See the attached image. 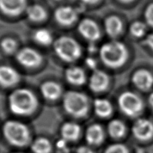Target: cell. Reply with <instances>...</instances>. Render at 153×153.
<instances>
[{
    "instance_id": "836d02e7",
    "label": "cell",
    "mask_w": 153,
    "mask_h": 153,
    "mask_svg": "<svg viewBox=\"0 0 153 153\" xmlns=\"http://www.w3.org/2000/svg\"><path fill=\"white\" fill-rule=\"evenodd\" d=\"M81 1L85 4L91 5V4H96L97 2H98L99 1V0H81Z\"/></svg>"
},
{
    "instance_id": "9a60e30c",
    "label": "cell",
    "mask_w": 153,
    "mask_h": 153,
    "mask_svg": "<svg viewBox=\"0 0 153 153\" xmlns=\"http://www.w3.org/2000/svg\"><path fill=\"white\" fill-rule=\"evenodd\" d=\"M65 78L70 84L80 86L86 82V74L84 70L80 67L72 66L65 71Z\"/></svg>"
},
{
    "instance_id": "e575fe53",
    "label": "cell",
    "mask_w": 153,
    "mask_h": 153,
    "mask_svg": "<svg viewBox=\"0 0 153 153\" xmlns=\"http://www.w3.org/2000/svg\"><path fill=\"white\" fill-rule=\"evenodd\" d=\"M120 1L122 2H124V3H130V2L132 1L133 0H120Z\"/></svg>"
},
{
    "instance_id": "e0dca14e",
    "label": "cell",
    "mask_w": 153,
    "mask_h": 153,
    "mask_svg": "<svg viewBox=\"0 0 153 153\" xmlns=\"http://www.w3.org/2000/svg\"><path fill=\"white\" fill-rule=\"evenodd\" d=\"M41 93L45 98L49 100H55L62 94V88L57 83L52 81L44 82L41 86Z\"/></svg>"
},
{
    "instance_id": "f546056e",
    "label": "cell",
    "mask_w": 153,
    "mask_h": 153,
    "mask_svg": "<svg viewBox=\"0 0 153 153\" xmlns=\"http://www.w3.org/2000/svg\"><path fill=\"white\" fill-rule=\"evenodd\" d=\"M86 64L90 69L95 70H97V62L92 57H88L86 59Z\"/></svg>"
},
{
    "instance_id": "8fae6325",
    "label": "cell",
    "mask_w": 153,
    "mask_h": 153,
    "mask_svg": "<svg viewBox=\"0 0 153 153\" xmlns=\"http://www.w3.org/2000/svg\"><path fill=\"white\" fill-rule=\"evenodd\" d=\"M54 16L59 25L70 26L77 19L78 12L70 6H62L55 10Z\"/></svg>"
},
{
    "instance_id": "5b68a950",
    "label": "cell",
    "mask_w": 153,
    "mask_h": 153,
    "mask_svg": "<svg viewBox=\"0 0 153 153\" xmlns=\"http://www.w3.org/2000/svg\"><path fill=\"white\" fill-rule=\"evenodd\" d=\"M3 131L7 140L14 146H25L30 140V132L27 126L19 121H7L4 126Z\"/></svg>"
},
{
    "instance_id": "d6a6232c",
    "label": "cell",
    "mask_w": 153,
    "mask_h": 153,
    "mask_svg": "<svg viewBox=\"0 0 153 153\" xmlns=\"http://www.w3.org/2000/svg\"><path fill=\"white\" fill-rule=\"evenodd\" d=\"M148 102H149L150 108L153 111V92L149 94V98H148Z\"/></svg>"
},
{
    "instance_id": "ac0fdd59",
    "label": "cell",
    "mask_w": 153,
    "mask_h": 153,
    "mask_svg": "<svg viewBox=\"0 0 153 153\" xmlns=\"http://www.w3.org/2000/svg\"><path fill=\"white\" fill-rule=\"evenodd\" d=\"M86 138L90 144H101L104 138V131L101 126L98 124H93L89 126L86 130Z\"/></svg>"
},
{
    "instance_id": "83f0119b",
    "label": "cell",
    "mask_w": 153,
    "mask_h": 153,
    "mask_svg": "<svg viewBox=\"0 0 153 153\" xmlns=\"http://www.w3.org/2000/svg\"><path fill=\"white\" fill-rule=\"evenodd\" d=\"M144 18L148 25L153 27V3L146 7L144 12Z\"/></svg>"
},
{
    "instance_id": "7402d4cb",
    "label": "cell",
    "mask_w": 153,
    "mask_h": 153,
    "mask_svg": "<svg viewBox=\"0 0 153 153\" xmlns=\"http://www.w3.org/2000/svg\"><path fill=\"white\" fill-rule=\"evenodd\" d=\"M94 110L101 117H107L112 113V106L109 101L104 99H97L94 102Z\"/></svg>"
},
{
    "instance_id": "603a6c76",
    "label": "cell",
    "mask_w": 153,
    "mask_h": 153,
    "mask_svg": "<svg viewBox=\"0 0 153 153\" xmlns=\"http://www.w3.org/2000/svg\"><path fill=\"white\" fill-rule=\"evenodd\" d=\"M33 37L36 43L43 46L49 45L53 42L51 33L45 28H40L36 30L34 33Z\"/></svg>"
},
{
    "instance_id": "30bf717a",
    "label": "cell",
    "mask_w": 153,
    "mask_h": 153,
    "mask_svg": "<svg viewBox=\"0 0 153 153\" xmlns=\"http://www.w3.org/2000/svg\"><path fill=\"white\" fill-rule=\"evenodd\" d=\"M132 82L140 91H149L153 87V74L146 69H140L133 74Z\"/></svg>"
},
{
    "instance_id": "d590c367",
    "label": "cell",
    "mask_w": 153,
    "mask_h": 153,
    "mask_svg": "<svg viewBox=\"0 0 153 153\" xmlns=\"http://www.w3.org/2000/svg\"><path fill=\"white\" fill-rule=\"evenodd\" d=\"M16 153H22V152H16Z\"/></svg>"
},
{
    "instance_id": "52a82bcc",
    "label": "cell",
    "mask_w": 153,
    "mask_h": 153,
    "mask_svg": "<svg viewBox=\"0 0 153 153\" xmlns=\"http://www.w3.org/2000/svg\"><path fill=\"white\" fill-rule=\"evenodd\" d=\"M131 132L137 140L146 142L153 140V121L150 118L138 117L133 123Z\"/></svg>"
},
{
    "instance_id": "4316f807",
    "label": "cell",
    "mask_w": 153,
    "mask_h": 153,
    "mask_svg": "<svg viewBox=\"0 0 153 153\" xmlns=\"http://www.w3.org/2000/svg\"><path fill=\"white\" fill-rule=\"evenodd\" d=\"M105 153H129V150L124 144H114L110 145Z\"/></svg>"
},
{
    "instance_id": "ba28073f",
    "label": "cell",
    "mask_w": 153,
    "mask_h": 153,
    "mask_svg": "<svg viewBox=\"0 0 153 153\" xmlns=\"http://www.w3.org/2000/svg\"><path fill=\"white\" fill-rule=\"evenodd\" d=\"M16 57L20 65L28 68L38 66L42 62V57L39 53L29 47L20 49L16 53Z\"/></svg>"
},
{
    "instance_id": "7c38bea8",
    "label": "cell",
    "mask_w": 153,
    "mask_h": 153,
    "mask_svg": "<svg viewBox=\"0 0 153 153\" xmlns=\"http://www.w3.org/2000/svg\"><path fill=\"white\" fill-rule=\"evenodd\" d=\"M26 0H0V10L5 14L15 16L26 10Z\"/></svg>"
},
{
    "instance_id": "cb8c5ba5",
    "label": "cell",
    "mask_w": 153,
    "mask_h": 153,
    "mask_svg": "<svg viewBox=\"0 0 153 153\" xmlns=\"http://www.w3.org/2000/svg\"><path fill=\"white\" fill-rule=\"evenodd\" d=\"M31 149L34 153H49L51 144L47 138H39L31 144Z\"/></svg>"
},
{
    "instance_id": "484cf974",
    "label": "cell",
    "mask_w": 153,
    "mask_h": 153,
    "mask_svg": "<svg viewBox=\"0 0 153 153\" xmlns=\"http://www.w3.org/2000/svg\"><path fill=\"white\" fill-rule=\"evenodd\" d=\"M1 49L6 54H12L16 51L17 43L12 38H6L1 41Z\"/></svg>"
},
{
    "instance_id": "6da1fadb",
    "label": "cell",
    "mask_w": 153,
    "mask_h": 153,
    "mask_svg": "<svg viewBox=\"0 0 153 153\" xmlns=\"http://www.w3.org/2000/svg\"><path fill=\"white\" fill-rule=\"evenodd\" d=\"M8 103L10 110L14 114L26 115L30 114L36 109L38 101L32 91L26 88H20L10 94Z\"/></svg>"
},
{
    "instance_id": "1f68e13d",
    "label": "cell",
    "mask_w": 153,
    "mask_h": 153,
    "mask_svg": "<svg viewBox=\"0 0 153 153\" xmlns=\"http://www.w3.org/2000/svg\"><path fill=\"white\" fill-rule=\"evenodd\" d=\"M77 153H94L93 150L88 146H80L77 150Z\"/></svg>"
},
{
    "instance_id": "4dcf8cb0",
    "label": "cell",
    "mask_w": 153,
    "mask_h": 153,
    "mask_svg": "<svg viewBox=\"0 0 153 153\" xmlns=\"http://www.w3.org/2000/svg\"><path fill=\"white\" fill-rule=\"evenodd\" d=\"M144 43L153 51V33L149 34L146 36Z\"/></svg>"
},
{
    "instance_id": "5bb4252c",
    "label": "cell",
    "mask_w": 153,
    "mask_h": 153,
    "mask_svg": "<svg viewBox=\"0 0 153 153\" xmlns=\"http://www.w3.org/2000/svg\"><path fill=\"white\" fill-rule=\"evenodd\" d=\"M20 80V75L14 68L8 65L0 66V85L10 87L16 84Z\"/></svg>"
},
{
    "instance_id": "277c9868",
    "label": "cell",
    "mask_w": 153,
    "mask_h": 153,
    "mask_svg": "<svg viewBox=\"0 0 153 153\" xmlns=\"http://www.w3.org/2000/svg\"><path fill=\"white\" fill-rule=\"evenodd\" d=\"M63 104L65 110L76 117H84L89 108L87 97L83 93L76 91H69L65 93Z\"/></svg>"
},
{
    "instance_id": "3957f363",
    "label": "cell",
    "mask_w": 153,
    "mask_h": 153,
    "mask_svg": "<svg viewBox=\"0 0 153 153\" xmlns=\"http://www.w3.org/2000/svg\"><path fill=\"white\" fill-rule=\"evenodd\" d=\"M53 47L57 56L67 62H75L82 54L80 45L69 36H61L57 39L54 42Z\"/></svg>"
},
{
    "instance_id": "d6986e66",
    "label": "cell",
    "mask_w": 153,
    "mask_h": 153,
    "mask_svg": "<svg viewBox=\"0 0 153 153\" xmlns=\"http://www.w3.org/2000/svg\"><path fill=\"white\" fill-rule=\"evenodd\" d=\"M61 132L62 138L66 141L75 140L80 136V128L76 123L68 122L62 126Z\"/></svg>"
},
{
    "instance_id": "f1b7e54d",
    "label": "cell",
    "mask_w": 153,
    "mask_h": 153,
    "mask_svg": "<svg viewBox=\"0 0 153 153\" xmlns=\"http://www.w3.org/2000/svg\"><path fill=\"white\" fill-rule=\"evenodd\" d=\"M56 147L59 153H68L69 149L67 145V141L64 138H62L57 141Z\"/></svg>"
},
{
    "instance_id": "7a4b0ae2",
    "label": "cell",
    "mask_w": 153,
    "mask_h": 153,
    "mask_svg": "<svg viewBox=\"0 0 153 153\" xmlns=\"http://www.w3.org/2000/svg\"><path fill=\"white\" fill-rule=\"evenodd\" d=\"M100 56L105 65L111 68H118L125 64L128 57V49L124 44L111 41L103 44L100 49Z\"/></svg>"
},
{
    "instance_id": "9c48e42d",
    "label": "cell",
    "mask_w": 153,
    "mask_h": 153,
    "mask_svg": "<svg viewBox=\"0 0 153 153\" xmlns=\"http://www.w3.org/2000/svg\"><path fill=\"white\" fill-rule=\"evenodd\" d=\"M78 30L84 39L90 42H95L101 36V32L95 22L90 19H84L79 24Z\"/></svg>"
},
{
    "instance_id": "d4e9b609",
    "label": "cell",
    "mask_w": 153,
    "mask_h": 153,
    "mask_svg": "<svg viewBox=\"0 0 153 153\" xmlns=\"http://www.w3.org/2000/svg\"><path fill=\"white\" fill-rule=\"evenodd\" d=\"M131 35L135 37H142L146 32V26L140 21H136L131 24L130 28Z\"/></svg>"
},
{
    "instance_id": "8992f818",
    "label": "cell",
    "mask_w": 153,
    "mask_h": 153,
    "mask_svg": "<svg viewBox=\"0 0 153 153\" xmlns=\"http://www.w3.org/2000/svg\"><path fill=\"white\" fill-rule=\"evenodd\" d=\"M118 105L123 114L131 118H138L144 109L143 100L130 91L121 94L118 99Z\"/></svg>"
},
{
    "instance_id": "4fadbf2b",
    "label": "cell",
    "mask_w": 153,
    "mask_h": 153,
    "mask_svg": "<svg viewBox=\"0 0 153 153\" xmlns=\"http://www.w3.org/2000/svg\"><path fill=\"white\" fill-rule=\"evenodd\" d=\"M109 84V76L101 70H95L90 78L89 86L92 91L99 93L106 90Z\"/></svg>"
},
{
    "instance_id": "ffe728a7",
    "label": "cell",
    "mask_w": 153,
    "mask_h": 153,
    "mask_svg": "<svg viewBox=\"0 0 153 153\" xmlns=\"http://www.w3.org/2000/svg\"><path fill=\"white\" fill-rule=\"evenodd\" d=\"M26 15L29 20L33 22H41L47 17V13L43 7L37 4L31 5L26 9Z\"/></svg>"
},
{
    "instance_id": "44dd1931",
    "label": "cell",
    "mask_w": 153,
    "mask_h": 153,
    "mask_svg": "<svg viewBox=\"0 0 153 153\" xmlns=\"http://www.w3.org/2000/svg\"><path fill=\"white\" fill-rule=\"evenodd\" d=\"M126 130L125 123L120 120H113L108 125V131L114 138H120L124 136Z\"/></svg>"
},
{
    "instance_id": "2e32d148",
    "label": "cell",
    "mask_w": 153,
    "mask_h": 153,
    "mask_svg": "<svg viewBox=\"0 0 153 153\" xmlns=\"http://www.w3.org/2000/svg\"><path fill=\"white\" fill-rule=\"evenodd\" d=\"M105 28L108 35L111 37H116L122 31L123 24L121 19L116 16H111L105 22Z\"/></svg>"
}]
</instances>
